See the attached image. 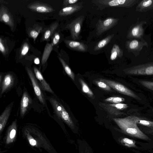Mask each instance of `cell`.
<instances>
[{"mask_svg": "<svg viewBox=\"0 0 153 153\" xmlns=\"http://www.w3.org/2000/svg\"><path fill=\"white\" fill-rule=\"evenodd\" d=\"M32 102L31 99L27 92L24 91L21 101L20 115L21 117L24 116L26 114Z\"/></svg>", "mask_w": 153, "mask_h": 153, "instance_id": "cell-12", "label": "cell"}, {"mask_svg": "<svg viewBox=\"0 0 153 153\" xmlns=\"http://www.w3.org/2000/svg\"><path fill=\"white\" fill-rule=\"evenodd\" d=\"M64 42L68 47L75 51L85 52L88 49L87 45L79 42L66 40Z\"/></svg>", "mask_w": 153, "mask_h": 153, "instance_id": "cell-15", "label": "cell"}, {"mask_svg": "<svg viewBox=\"0 0 153 153\" xmlns=\"http://www.w3.org/2000/svg\"><path fill=\"white\" fill-rule=\"evenodd\" d=\"M30 144L32 146H35L36 145V141L33 139H31L30 140Z\"/></svg>", "mask_w": 153, "mask_h": 153, "instance_id": "cell-38", "label": "cell"}, {"mask_svg": "<svg viewBox=\"0 0 153 153\" xmlns=\"http://www.w3.org/2000/svg\"><path fill=\"white\" fill-rule=\"evenodd\" d=\"M123 52L118 45L114 44L111 50L110 58L111 60H114L117 57H121Z\"/></svg>", "mask_w": 153, "mask_h": 153, "instance_id": "cell-22", "label": "cell"}, {"mask_svg": "<svg viewBox=\"0 0 153 153\" xmlns=\"http://www.w3.org/2000/svg\"><path fill=\"white\" fill-rule=\"evenodd\" d=\"M137 124H139L148 127L149 128H153V122L145 120L143 118L132 116Z\"/></svg>", "mask_w": 153, "mask_h": 153, "instance_id": "cell-26", "label": "cell"}, {"mask_svg": "<svg viewBox=\"0 0 153 153\" xmlns=\"http://www.w3.org/2000/svg\"><path fill=\"white\" fill-rule=\"evenodd\" d=\"M0 51L4 55H5L8 52V48L5 45L1 38H0Z\"/></svg>", "mask_w": 153, "mask_h": 153, "instance_id": "cell-33", "label": "cell"}, {"mask_svg": "<svg viewBox=\"0 0 153 153\" xmlns=\"http://www.w3.org/2000/svg\"><path fill=\"white\" fill-rule=\"evenodd\" d=\"M82 7V4L81 3L74 4L66 6L60 10L59 14L60 16L69 15L79 10Z\"/></svg>", "mask_w": 153, "mask_h": 153, "instance_id": "cell-13", "label": "cell"}, {"mask_svg": "<svg viewBox=\"0 0 153 153\" xmlns=\"http://www.w3.org/2000/svg\"><path fill=\"white\" fill-rule=\"evenodd\" d=\"M113 120L125 134L140 139L151 140L140 129L132 116H128L123 118H114Z\"/></svg>", "mask_w": 153, "mask_h": 153, "instance_id": "cell-1", "label": "cell"}, {"mask_svg": "<svg viewBox=\"0 0 153 153\" xmlns=\"http://www.w3.org/2000/svg\"><path fill=\"white\" fill-rule=\"evenodd\" d=\"M13 102L7 106L0 116V130L1 131L5 126L10 117L12 110Z\"/></svg>", "mask_w": 153, "mask_h": 153, "instance_id": "cell-18", "label": "cell"}, {"mask_svg": "<svg viewBox=\"0 0 153 153\" xmlns=\"http://www.w3.org/2000/svg\"><path fill=\"white\" fill-rule=\"evenodd\" d=\"M34 71L36 78L40 82V85L42 89L52 94H54L53 91L46 82L40 71L36 67H34Z\"/></svg>", "mask_w": 153, "mask_h": 153, "instance_id": "cell-14", "label": "cell"}, {"mask_svg": "<svg viewBox=\"0 0 153 153\" xmlns=\"http://www.w3.org/2000/svg\"><path fill=\"white\" fill-rule=\"evenodd\" d=\"M124 71L125 74L131 75H153V61L130 67Z\"/></svg>", "mask_w": 153, "mask_h": 153, "instance_id": "cell-3", "label": "cell"}, {"mask_svg": "<svg viewBox=\"0 0 153 153\" xmlns=\"http://www.w3.org/2000/svg\"><path fill=\"white\" fill-rule=\"evenodd\" d=\"M95 82L100 88L106 91L111 90V87L104 82L100 81H95Z\"/></svg>", "mask_w": 153, "mask_h": 153, "instance_id": "cell-31", "label": "cell"}, {"mask_svg": "<svg viewBox=\"0 0 153 153\" xmlns=\"http://www.w3.org/2000/svg\"><path fill=\"white\" fill-rule=\"evenodd\" d=\"M2 75L1 74L0 75V86H1L2 82Z\"/></svg>", "mask_w": 153, "mask_h": 153, "instance_id": "cell-41", "label": "cell"}, {"mask_svg": "<svg viewBox=\"0 0 153 153\" xmlns=\"http://www.w3.org/2000/svg\"><path fill=\"white\" fill-rule=\"evenodd\" d=\"M0 21L8 25L12 30L14 29L15 23L13 17L7 8L2 5L0 7Z\"/></svg>", "mask_w": 153, "mask_h": 153, "instance_id": "cell-9", "label": "cell"}, {"mask_svg": "<svg viewBox=\"0 0 153 153\" xmlns=\"http://www.w3.org/2000/svg\"><path fill=\"white\" fill-rule=\"evenodd\" d=\"M53 45L51 43H47L45 46L42 57L41 62L44 65L47 61L53 49Z\"/></svg>", "mask_w": 153, "mask_h": 153, "instance_id": "cell-21", "label": "cell"}, {"mask_svg": "<svg viewBox=\"0 0 153 153\" xmlns=\"http://www.w3.org/2000/svg\"><path fill=\"white\" fill-rule=\"evenodd\" d=\"M109 105L119 110L124 109L128 107L127 104L121 103L110 104H109Z\"/></svg>", "mask_w": 153, "mask_h": 153, "instance_id": "cell-34", "label": "cell"}, {"mask_svg": "<svg viewBox=\"0 0 153 153\" xmlns=\"http://www.w3.org/2000/svg\"><path fill=\"white\" fill-rule=\"evenodd\" d=\"M34 63L36 64H39L40 63L39 59L38 58H36L34 59Z\"/></svg>", "mask_w": 153, "mask_h": 153, "instance_id": "cell-40", "label": "cell"}, {"mask_svg": "<svg viewBox=\"0 0 153 153\" xmlns=\"http://www.w3.org/2000/svg\"><path fill=\"white\" fill-rule=\"evenodd\" d=\"M14 82V78L13 75L10 73L6 75L0 86V95L11 87L13 85Z\"/></svg>", "mask_w": 153, "mask_h": 153, "instance_id": "cell-11", "label": "cell"}, {"mask_svg": "<svg viewBox=\"0 0 153 153\" xmlns=\"http://www.w3.org/2000/svg\"><path fill=\"white\" fill-rule=\"evenodd\" d=\"M120 142L123 145L128 147H136L135 141L132 139L123 138L121 140Z\"/></svg>", "mask_w": 153, "mask_h": 153, "instance_id": "cell-28", "label": "cell"}, {"mask_svg": "<svg viewBox=\"0 0 153 153\" xmlns=\"http://www.w3.org/2000/svg\"><path fill=\"white\" fill-rule=\"evenodd\" d=\"M119 19L111 17L104 20L99 19L96 24V34L100 36L116 25Z\"/></svg>", "mask_w": 153, "mask_h": 153, "instance_id": "cell-7", "label": "cell"}, {"mask_svg": "<svg viewBox=\"0 0 153 153\" xmlns=\"http://www.w3.org/2000/svg\"><path fill=\"white\" fill-rule=\"evenodd\" d=\"M26 70L32 82L35 94L38 99L43 105H45V101L44 95L41 88L37 79L32 71L28 67L26 68Z\"/></svg>", "mask_w": 153, "mask_h": 153, "instance_id": "cell-8", "label": "cell"}, {"mask_svg": "<svg viewBox=\"0 0 153 153\" xmlns=\"http://www.w3.org/2000/svg\"><path fill=\"white\" fill-rule=\"evenodd\" d=\"M48 99L56 115L61 118L69 126L74 128V123L63 106L54 98L49 97Z\"/></svg>", "mask_w": 153, "mask_h": 153, "instance_id": "cell-2", "label": "cell"}, {"mask_svg": "<svg viewBox=\"0 0 153 153\" xmlns=\"http://www.w3.org/2000/svg\"><path fill=\"white\" fill-rule=\"evenodd\" d=\"M144 29L141 23L135 25L129 31L128 36L129 38H140L143 34Z\"/></svg>", "mask_w": 153, "mask_h": 153, "instance_id": "cell-16", "label": "cell"}, {"mask_svg": "<svg viewBox=\"0 0 153 153\" xmlns=\"http://www.w3.org/2000/svg\"><path fill=\"white\" fill-rule=\"evenodd\" d=\"M143 45L138 40L134 39L128 42L127 44L128 49L131 51L138 50L142 48Z\"/></svg>", "mask_w": 153, "mask_h": 153, "instance_id": "cell-24", "label": "cell"}, {"mask_svg": "<svg viewBox=\"0 0 153 153\" xmlns=\"http://www.w3.org/2000/svg\"><path fill=\"white\" fill-rule=\"evenodd\" d=\"M58 57L66 73L74 81V74L70 68L61 56H58Z\"/></svg>", "mask_w": 153, "mask_h": 153, "instance_id": "cell-25", "label": "cell"}, {"mask_svg": "<svg viewBox=\"0 0 153 153\" xmlns=\"http://www.w3.org/2000/svg\"><path fill=\"white\" fill-rule=\"evenodd\" d=\"M105 100L107 102L118 103L124 101L125 99L120 97H111L105 99Z\"/></svg>", "mask_w": 153, "mask_h": 153, "instance_id": "cell-29", "label": "cell"}, {"mask_svg": "<svg viewBox=\"0 0 153 153\" xmlns=\"http://www.w3.org/2000/svg\"><path fill=\"white\" fill-rule=\"evenodd\" d=\"M42 30V27L36 25L33 27L29 29L27 33L28 36L33 39L34 41H35L38 35Z\"/></svg>", "mask_w": 153, "mask_h": 153, "instance_id": "cell-20", "label": "cell"}, {"mask_svg": "<svg viewBox=\"0 0 153 153\" xmlns=\"http://www.w3.org/2000/svg\"><path fill=\"white\" fill-rule=\"evenodd\" d=\"M60 39V36L59 33L57 32L55 33L53 36L51 42L53 46L56 45L58 43Z\"/></svg>", "mask_w": 153, "mask_h": 153, "instance_id": "cell-35", "label": "cell"}, {"mask_svg": "<svg viewBox=\"0 0 153 153\" xmlns=\"http://www.w3.org/2000/svg\"><path fill=\"white\" fill-rule=\"evenodd\" d=\"M114 36V34L109 35L99 41L94 47V51H98L104 47L110 42Z\"/></svg>", "mask_w": 153, "mask_h": 153, "instance_id": "cell-23", "label": "cell"}, {"mask_svg": "<svg viewBox=\"0 0 153 153\" xmlns=\"http://www.w3.org/2000/svg\"><path fill=\"white\" fill-rule=\"evenodd\" d=\"M153 9V0H143L139 2L136 6V11L146 12Z\"/></svg>", "mask_w": 153, "mask_h": 153, "instance_id": "cell-17", "label": "cell"}, {"mask_svg": "<svg viewBox=\"0 0 153 153\" xmlns=\"http://www.w3.org/2000/svg\"><path fill=\"white\" fill-rule=\"evenodd\" d=\"M152 111L153 112V108L152 109Z\"/></svg>", "mask_w": 153, "mask_h": 153, "instance_id": "cell-42", "label": "cell"}, {"mask_svg": "<svg viewBox=\"0 0 153 153\" xmlns=\"http://www.w3.org/2000/svg\"><path fill=\"white\" fill-rule=\"evenodd\" d=\"M16 133L15 129H13L12 130L10 134V137L11 138H13L15 137Z\"/></svg>", "mask_w": 153, "mask_h": 153, "instance_id": "cell-37", "label": "cell"}, {"mask_svg": "<svg viewBox=\"0 0 153 153\" xmlns=\"http://www.w3.org/2000/svg\"><path fill=\"white\" fill-rule=\"evenodd\" d=\"M148 134L153 135V128H150V129L146 132Z\"/></svg>", "mask_w": 153, "mask_h": 153, "instance_id": "cell-39", "label": "cell"}, {"mask_svg": "<svg viewBox=\"0 0 153 153\" xmlns=\"http://www.w3.org/2000/svg\"><path fill=\"white\" fill-rule=\"evenodd\" d=\"M57 22L53 23L45 31L42 38L41 41H44L48 40L55 32L58 26Z\"/></svg>", "mask_w": 153, "mask_h": 153, "instance_id": "cell-19", "label": "cell"}, {"mask_svg": "<svg viewBox=\"0 0 153 153\" xmlns=\"http://www.w3.org/2000/svg\"><path fill=\"white\" fill-rule=\"evenodd\" d=\"M79 1V0H64L63 1V5L66 7L74 4Z\"/></svg>", "mask_w": 153, "mask_h": 153, "instance_id": "cell-36", "label": "cell"}, {"mask_svg": "<svg viewBox=\"0 0 153 153\" xmlns=\"http://www.w3.org/2000/svg\"><path fill=\"white\" fill-rule=\"evenodd\" d=\"M29 49V46L26 42L24 43L22 46L20 51V56L21 57L26 55L28 53Z\"/></svg>", "mask_w": 153, "mask_h": 153, "instance_id": "cell-30", "label": "cell"}, {"mask_svg": "<svg viewBox=\"0 0 153 153\" xmlns=\"http://www.w3.org/2000/svg\"><path fill=\"white\" fill-rule=\"evenodd\" d=\"M84 18L83 16H79L66 26L65 28L70 30L71 38L74 40L77 39L79 38Z\"/></svg>", "mask_w": 153, "mask_h": 153, "instance_id": "cell-5", "label": "cell"}, {"mask_svg": "<svg viewBox=\"0 0 153 153\" xmlns=\"http://www.w3.org/2000/svg\"><path fill=\"white\" fill-rule=\"evenodd\" d=\"M27 7L33 11L39 13H49L54 10L50 5L39 1L31 3L28 5Z\"/></svg>", "mask_w": 153, "mask_h": 153, "instance_id": "cell-10", "label": "cell"}, {"mask_svg": "<svg viewBox=\"0 0 153 153\" xmlns=\"http://www.w3.org/2000/svg\"><path fill=\"white\" fill-rule=\"evenodd\" d=\"M100 5L110 7H131L138 3L139 0H98Z\"/></svg>", "mask_w": 153, "mask_h": 153, "instance_id": "cell-6", "label": "cell"}, {"mask_svg": "<svg viewBox=\"0 0 153 153\" xmlns=\"http://www.w3.org/2000/svg\"><path fill=\"white\" fill-rule=\"evenodd\" d=\"M79 81L81 84L82 91L89 97H92L94 96V94L87 84L81 78L79 79Z\"/></svg>", "mask_w": 153, "mask_h": 153, "instance_id": "cell-27", "label": "cell"}, {"mask_svg": "<svg viewBox=\"0 0 153 153\" xmlns=\"http://www.w3.org/2000/svg\"><path fill=\"white\" fill-rule=\"evenodd\" d=\"M139 82L145 87L153 91V82L141 80H139Z\"/></svg>", "mask_w": 153, "mask_h": 153, "instance_id": "cell-32", "label": "cell"}, {"mask_svg": "<svg viewBox=\"0 0 153 153\" xmlns=\"http://www.w3.org/2000/svg\"><path fill=\"white\" fill-rule=\"evenodd\" d=\"M100 81L105 82L111 88L120 93L132 97L136 100H141L134 92L119 83L105 79H100Z\"/></svg>", "mask_w": 153, "mask_h": 153, "instance_id": "cell-4", "label": "cell"}]
</instances>
